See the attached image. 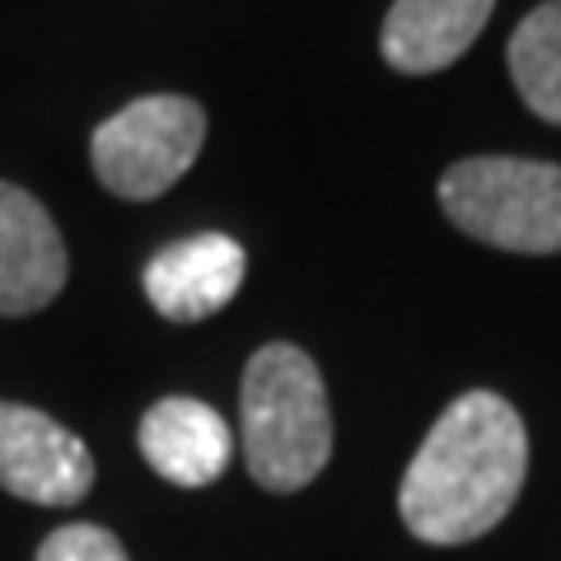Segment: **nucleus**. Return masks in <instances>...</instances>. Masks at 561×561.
I'll return each mask as SVG.
<instances>
[{"label": "nucleus", "mask_w": 561, "mask_h": 561, "mask_svg": "<svg viewBox=\"0 0 561 561\" xmlns=\"http://www.w3.org/2000/svg\"><path fill=\"white\" fill-rule=\"evenodd\" d=\"M529 435L519 412L501 393L472 389L454 398L412 454L398 486V515L408 534L431 548H459L486 538L515 511Z\"/></svg>", "instance_id": "obj_1"}, {"label": "nucleus", "mask_w": 561, "mask_h": 561, "mask_svg": "<svg viewBox=\"0 0 561 561\" xmlns=\"http://www.w3.org/2000/svg\"><path fill=\"white\" fill-rule=\"evenodd\" d=\"M0 486L28 505H76L94 486V459L76 431L24 402H0Z\"/></svg>", "instance_id": "obj_5"}, {"label": "nucleus", "mask_w": 561, "mask_h": 561, "mask_svg": "<svg viewBox=\"0 0 561 561\" xmlns=\"http://www.w3.org/2000/svg\"><path fill=\"white\" fill-rule=\"evenodd\" d=\"M249 257L230 234H192L146 262V300L169 323H202L239 295Z\"/></svg>", "instance_id": "obj_7"}, {"label": "nucleus", "mask_w": 561, "mask_h": 561, "mask_svg": "<svg viewBox=\"0 0 561 561\" xmlns=\"http://www.w3.org/2000/svg\"><path fill=\"white\" fill-rule=\"evenodd\" d=\"M440 210L468 239L505 253H561V164L478 154L445 169Z\"/></svg>", "instance_id": "obj_3"}, {"label": "nucleus", "mask_w": 561, "mask_h": 561, "mask_svg": "<svg viewBox=\"0 0 561 561\" xmlns=\"http://www.w3.org/2000/svg\"><path fill=\"white\" fill-rule=\"evenodd\" d=\"M140 459L173 486H210L230 468L234 431L202 398H160L140 416Z\"/></svg>", "instance_id": "obj_8"}, {"label": "nucleus", "mask_w": 561, "mask_h": 561, "mask_svg": "<svg viewBox=\"0 0 561 561\" xmlns=\"http://www.w3.org/2000/svg\"><path fill=\"white\" fill-rule=\"evenodd\" d=\"M206 113L183 94H146L113 113L90 140L99 183L122 202H154L197 164Z\"/></svg>", "instance_id": "obj_4"}, {"label": "nucleus", "mask_w": 561, "mask_h": 561, "mask_svg": "<svg viewBox=\"0 0 561 561\" xmlns=\"http://www.w3.org/2000/svg\"><path fill=\"white\" fill-rule=\"evenodd\" d=\"M66 243L47 206L24 187L0 183V313L24 319L38 313L66 286Z\"/></svg>", "instance_id": "obj_6"}, {"label": "nucleus", "mask_w": 561, "mask_h": 561, "mask_svg": "<svg viewBox=\"0 0 561 561\" xmlns=\"http://www.w3.org/2000/svg\"><path fill=\"white\" fill-rule=\"evenodd\" d=\"M33 561H131L127 548L99 524H61L43 538Z\"/></svg>", "instance_id": "obj_11"}, {"label": "nucleus", "mask_w": 561, "mask_h": 561, "mask_svg": "<svg viewBox=\"0 0 561 561\" xmlns=\"http://www.w3.org/2000/svg\"><path fill=\"white\" fill-rule=\"evenodd\" d=\"M496 0H393L379 51L402 76H435L463 57L486 28Z\"/></svg>", "instance_id": "obj_9"}, {"label": "nucleus", "mask_w": 561, "mask_h": 561, "mask_svg": "<svg viewBox=\"0 0 561 561\" xmlns=\"http://www.w3.org/2000/svg\"><path fill=\"white\" fill-rule=\"evenodd\" d=\"M239 440L262 491H300L332 459V412L323 375L300 346L253 351L239 389Z\"/></svg>", "instance_id": "obj_2"}, {"label": "nucleus", "mask_w": 561, "mask_h": 561, "mask_svg": "<svg viewBox=\"0 0 561 561\" xmlns=\"http://www.w3.org/2000/svg\"><path fill=\"white\" fill-rule=\"evenodd\" d=\"M511 80L534 117L561 127V0H542L511 33Z\"/></svg>", "instance_id": "obj_10"}]
</instances>
